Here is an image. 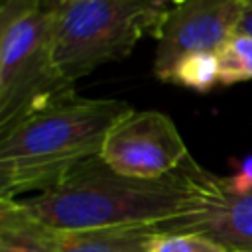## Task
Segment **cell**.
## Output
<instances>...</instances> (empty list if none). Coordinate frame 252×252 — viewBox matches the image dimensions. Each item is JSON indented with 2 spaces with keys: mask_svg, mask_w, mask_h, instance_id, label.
<instances>
[{
  "mask_svg": "<svg viewBox=\"0 0 252 252\" xmlns=\"http://www.w3.org/2000/svg\"><path fill=\"white\" fill-rule=\"evenodd\" d=\"M224 177L193 158L161 177H128L100 156L79 165L55 185L20 197L22 207L55 230L142 226L197 219L213 222L228 205Z\"/></svg>",
  "mask_w": 252,
  "mask_h": 252,
  "instance_id": "obj_1",
  "label": "cell"
},
{
  "mask_svg": "<svg viewBox=\"0 0 252 252\" xmlns=\"http://www.w3.org/2000/svg\"><path fill=\"white\" fill-rule=\"evenodd\" d=\"M132 106L77 94L0 132V197L39 193L100 156L108 130Z\"/></svg>",
  "mask_w": 252,
  "mask_h": 252,
  "instance_id": "obj_2",
  "label": "cell"
},
{
  "mask_svg": "<svg viewBox=\"0 0 252 252\" xmlns=\"http://www.w3.org/2000/svg\"><path fill=\"white\" fill-rule=\"evenodd\" d=\"M53 0H0V132L75 96L53 61Z\"/></svg>",
  "mask_w": 252,
  "mask_h": 252,
  "instance_id": "obj_3",
  "label": "cell"
},
{
  "mask_svg": "<svg viewBox=\"0 0 252 252\" xmlns=\"http://www.w3.org/2000/svg\"><path fill=\"white\" fill-rule=\"evenodd\" d=\"M167 8L154 0H75L55 4L53 61L75 85L100 65L126 57L142 37H156Z\"/></svg>",
  "mask_w": 252,
  "mask_h": 252,
  "instance_id": "obj_4",
  "label": "cell"
},
{
  "mask_svg": "<svg viewBox=\"0 0 252 252\" xmlns=\"http://www.w3.org/2000/svg\"><path fill=\"white\" fill-rule=\"evenodd\" d=\"M191 158L175 122L159 110H130L106 134L100 159L128 177H161Z\"/></svg>",
  "mask_w": 252,
  "mask_h": 252,
  "instance_id": "obj_5",
  "label": "cell"
},
{
  "mask_svg": "<svg viewBox=\"0 0 252 252\" xmlns=\"http://www.w3.org/2000/svg\"><path fill=\"white\" fill-rule=\"evenodd\" d=\"M242 12L240 0H185L173 6L158 35L154 75L163 81L179 57L219 51L236 33Z\"/></svg>",
  "mask_w": 252,
  "mask_h": 252,
  "instance_id": "obj_6",
  "label": "cell"
},
{
  "mask_svg": "<svg viewBox=\"0 0 252 252\" xmlns=\"http://www.w3.org/2000/svg\"><path fill=\"white\" fill-rule=\"evenodd\" d=\"M209 226L205 220L185 219L163 224L142 226H104L83 230H59L57 252H150L154 238L165 232H203Z\"/></svg>",
  "mask_w": 252,
  "mask_h": 252,
  "instance_id": "obj_7",
  "label": "cell"
},
{
  "mask_svg": "<svg viewBox=\"0 0 252 252\" xmlns=\"http://www.w3.org/2000/svg\"><path fill=\"white\" fill-rule=\"evenodd\" d=\"M59 230L33 219L20 199L0 197V252H57Z\"/></svg>",
  "mask_w": 252,
  "mask_h": 252,
  "instance_id": "obj_8",
  "label": "cell"
},
{
  "mask_svg": "<svg viewBox=\"0 0 252 252\" xmlns=\"http://www.w3.org/2000/svg\"><path fill=\"white\" fill-rule=\"evenodd\" d=\"M203 232L230 252L252 250V193L230 197L226 209Z\"/></svg>",
  "mask_w": 252,
  "mask_h": 252,
  "instance_id": "obj_9",
  "label": "cell"
},
{
  "mask_svg": "<svg viewBox=\"0 0 252 252\" xmlns=\"http://www.w3.org/2000/svg\"><path fill=\"white\" fill-rule=\"evenodd\" d=\"M163 83H173L195 93L213 91L220 85V67L217 51H199L179 57L171 65Z\"/></svg>",
  "mask_w": 252,
  "mask_h": 252,
  "instance_id": "obj_10",
  "label": "cell"
},
{
  "mask_svg": "<svg viewBox=\"0 0 252 252\" xmlns=\"http://www.w3.org/2000/svg\"><path fill=\"white\" fill-rule=\"evenodd\" d=\"M220 85L230 87L234 83L252 79V35L236 32L219 51Z\"/></svg>",
  "mask_w": 252,
  "mask_h": 252,
  "instance_id": "obj_11",
  "label": "cell"
},
{
  "mask_svg": "<svg viewBox=\"0 0 252 252\" xmlns=\"http://www.w3.org/2000/svg\"><path fill=\"white\" fill-rule=\"evenodd\" d=\"M150 252H230L226 246L217 242L205 232H165L154 238Z\"/></svg>",
  "mask_w": 252,
  "mask_h": 252,
  "instance_id": "obj_12",
  "label": "cell"
},
{
  "mask_svg": "<svg viewBox=\"0 0 252 252\" xmlns=\"http://www.w3.org/2000/svg\"><path fill=\"white\" fill-rule=\"evenodd\" d=\"M224 183L230 197H242L252 193V154L238 161L234 173L224 177Z\"/></svg>",
  "mask_w": 252,
  "mask_h": 252,
  "instance_id": "obj_13",
  "label": "cell"
},
{
  "mask_svg": "<svg viewBox=\"0 0 252 252\" xmlns=\"http://www.w3.org/2000/svg\"><path fill=\"white\" fill-rule=\"evenodd\" d=\"M236 32L252 35V4H250V6H244V12H242V16H240V22H238Z\"/></svg>",
  "mask_w": 252,
  "mask_h": 252,
  "instance_id": "obj_14",
  "label": "cell"
},
{
  "mask_svg": "<svg viewBox=\"0 0 252 252\" xmlns=\"http://www.w3.org/2000/svg\"><path fill=\"white\" fill-rule=\"evenodd\" d=\"M154 2H156L158 6H163V8H165L167 4H173V6H177V4H183L185 0H154Z\"/></svg>",
  "mask_w": 252,
  "mask_h": 252,
  "instance_id": "obj_15",
  "label": "cell"
},
{
  "mask_svg": "<svg viewBox=\"0 0 252 252\" xmlns=\"http://www.w3.org/2000/svg\"><path fill=\"white\" fill-rule=\"evenodd\" d=\"M53 2H57V4H67V2H75V0H53Z\"/></svg>",
  "mask_w": 252,
  "mask_h": 252,
  "instance_id": "obj_16",
  "label": "cell"
},
{
  "mask_svg": "<svg viewBox=\"0 0 252 252\" xmlns=\"http://www.w3.org/2000/svg\"><path fill=\"white\" fill-rule=\"evenodd\" d=\"M240 2H242L244 6H250V4H252V0H240Z\"/></svg>",
  "mask_w": 252,
  "mask_h": 252,
  "instance_id": "obj_17",
  "label": "cell"
},
{
  "mask_svg": "<svg viewBox=\"0 0 252 252\" xmlns=\"http://www.w3.org/2000/svg\"><path fill=\"white\" fill-rule=\"evenodd\" d=\"M244 252H252V250H244Z\"/></svg>",
  "mask_w": 252,
  "mask_h": 252,
  "instance_id": "obj_18",
  "label": "cell"
}]
</instances>
